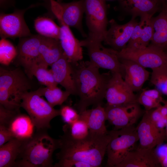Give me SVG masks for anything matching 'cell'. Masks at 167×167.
I'll return each instance as SVG.
<instances>
[{
	"mask_svg": "<svg viewBox=\"0 0 167 167\" xmlns=\"http://www.w3.org/2000/svg\"><path fill=\"white\" fill-rule=\"evenodd\" d=\"M73 78L79 97L75 105L79 113L90 105H102L111 72L101 74L99 68L89 61H81L72 64Z\"/></svg>",
	"mask_w": 167,
	"mask_h": 167,
	"instance_id": "6da1fadb",
	"label": "cell"
},
{
	"mask_svg": "<svg viewBox=\"0 0 167 167\" xmlns=\"http://www.w3.org/2000/svg\"><path fill=\"white\" fill-rule=\"evenodd\" d=\"M110 139L109 133L100 135L89 132L85 138L75 139L63 135L59 139L58 160H73L87 163L92 167L101 165Z\"/></svg>",
	"mask_w": 167,
	"mask_h": 167,
	"instance_id": "7a4b0ae2",
	"label": "cell"
},
{
	"mask_svg": "<svg viewBox=\"0 0 167 167\" xmlns=\"http://www.w3.org/2000/svg\"><path fill=\"white\" fill-rule=\"evenodd\" d=\"M60 147L59 139L51 137L47 131H36L23 140L16 167H54L53 154Z\"/></svg>",
	"mask_w": 167,
	"mask_h": 167,
	"instance_id": "3957f363",
	"label": "cell"
},
{
	"mask_svg": "<svg viewBox=\"0 0 167 167\" xmlns=\"http://www.w3.org/2000/svg\"><path fill=\"white\" fill-rule=\"evenodd\" d=\"M19 68L0 67V105L8 110L20 111L23 95L31 89L29 78Z\"/></svg>",
	"mask_w": 167,
	"mask_h": 167,
	"instance_id": "277c9868",
	"label": "cell"
},
{
	"mask_svg": "<svg viewBox=\"0 0 167 167\" xmlns=\"http://www.w3.org/2000/svg\"><path fill=\"white\" fill-rule=\"evenodd\" d=\"M86 24L88 30L86 38L81 41L82 46L101 45L107 31L109 22L104 0H84Z\"/></svg>",
	"mask_w": 167,
	"mask_h": 167,
	"instance_id": "5b68a950",
	"label": "cell"
},
{
	"mask_svg": "<svg viewBox=\"0 0 167 167\" xmlns=\"http://www.w3.org/2000/svg\"><path fill=\"white\" fill-rule=\"evenodd\" d=\"M110 139L107 145L106 166L116 167L135 148L139 138L133 126L109 131Z\"/></svg>",
	"mask_w": 167,
	"mask_h": 167,
	"instance_id": "8992f818",
	"label": "cell"
},
{
	"mask_svg": "<svg viewBox=\"0 0 167 167\" xmlns=\"http://www.w3.org/2000/svg\"><path fill=\"white\" fill-rule=\"evenodd\" d=\"M21 107L28 113L36 131H47L50 128L51 121L60 115L59 109H54L35 91L23 95Z\"/></svg>",
	"mask_w": 167,
	"mask_h": 167,
	"instance_id": "52a82bcc",
	"label": "cell"
},
{
	"mask_svg": "<svg viewBox=\"0 0 167 167\" xmlns=\"http://www.w3.org/2000/svg\"><path fill=\"white\" fill-rule=\"evenodd\" d=\"M50 9L58 21H61L70 27L79 31L84 37L87 36L83 28L82 20L84 13V0L69 3L48 0Z\"/></svg>",
	"mask_w": 167,
	"mask_h": 167,
	"instance_id": "ba28073f",
	"label": "cell"
},
{
	"mask_svg": "<svg viewBox=\"0 0 167 167\" xmlns=\"http://www.w3.org/2000/svg\"><path fill=\"white\" fill-rule=\"evenodd\" d=\"M115 51L119 58L132 60L145 68L152 69L167 66V53L150 45L141 49L125 48Z\"/></svg>",
	"mask_w": 167,
	"mask_h": 167,
	"instance_id": "9c48e42d",
	"label": "cell"
},
{
	"mask_svg": "<svg viewBox=\"0 0 167 167\" xmlns=\"http://www.w3.org/2000/svg\"><path fill=\"white\" fill-rule=\"evenodd\" d=\"M42 36L38 34L20 38L16 47L17 55L15 60L22 67L26 75L32 79V72L38 63L39 57V48Z\"/></svg>",
	"mask_w": 167,
	"mask_h": 167,
	"instance_id": "30bf717a",
	"label": "cell"
},
{
	"mask_svg": "<svg viewBox=\"0 0 167 167\" xmlns=\"http://www.w3.org/2000/svg\"><path fill=\"white\" fill-rule=\"evenodd\" d=\"M36 6L32 5L24 9H16L11 13H1L0 36L1 39L20 38L32 35L25 21L24 15L27 10Z\"/></svg>",
	"mask_w": 167,
	"mask_h": 167,
	"instance_id": "8fae6325",
	"label": "cell"
},
{
	"mask_svg": "<svg viewBox=\"0 0 167 167\" xmlns=\"http://www.w3.org/2000/svg\"><path fill=\"white\" fill-rule=\"evenodd\" d=\"M106 120L118 130L134 125L142 113L137 102L120 105H106L104 107Z\"/></svg>",
	"mask_w": 167,
	"mask_h": 167,
	"instance_id": "7c38bea8",
	"label": "cell"
},
{
	"mask_svg": "<svg viewBox=\"0 0 167 167\" xmlns=\"http://www.w3.org/2000/svg\"><path fill=\"white\" fill-rule=\"evenodd\" d=\"M138 96L125 82L120 73L111 72L105 94L106 105H120L137 102Z\"/></svg>",
	"mask_w": 167,
	"mask_h": 167,
	"instance_id": "4fadbf2b",
	"label": "cell"
},
{
	"mask_svg": "<svg viewBox=\"0 0 167 167\" xmlns=\"http://www.w3.org/2000/svg\"><path fill=\"white\" fill-rule=\"evenodd\" d=\"M84 47L88 50L89 62L100 68L109 70L111 72L120 73L124 78L125 72L115 50L101 45H88Z\"/></svg>",
	"mask_w": 167,
	"mask_h": 167,
	"instance_id": "5bb4252c",
	"label": "cell"
},
{
	"mask_svg": "<svg viewBox=\"0 0 167 167\" xmlns=\"http://www.w3.org/2000/svg\"><path fill=\"white\" fill-rule=\"evenodd\" d=\"M135 19L132 18L128 23L121 25L113 19L109 21L110 27L106 32L103 41L105 44L117 51L125 48L138 23Z\"/></svg>",
	"mask_w": 167,
	"mask_h": 167,
	"instance_id": "9a60e30c",
	"label": "cell"
},
{
	"mask_svg": "<svg viewBox=\"0 0 167 167\" xmlns=\"http://www.w3.org/2000/svg\"><path fill=\"white\" fill-rule=\"evenodd\" d=\"M139 142V147L152 149L163 142L166 139L165 132L159 130L151 122L147 111L136 127Z\"/></svg>",
	"mask_w": 167,
	"mask_h": 167,
	"instance_id": "2e32d148",
	"label": "cell"
},
{
	"mask_svg": "<svg viewBox=\"0 0 167 167\" xmlns=\"http://www.w3.org/2000/svg\"><path fill=\"white\" fill-rule=\"evenodd\" d=\"M58 21L60 24L59 40L64 53L71 64H75L83 58L80 41L75 37L69 27L62 21Z\"/></svg>",
	"mask_w": 167,
	"mask_h": 167,
	"instance_id": "e0dca14e",
	"label": "cell"
},
{
	"mask_svg": "<svg viewBox=\"0 0 167 167\" xmlns=\"http://www.w3.org/2000/svg\"><path fill=\"white\" fill-rule=\"evenodd\" d=\"M51 66L57 83L63 87L71 95H77V90L73 76V66L64 53Z\"/></svg>",
	"mask_w": 167,
	"mask_h": 167,
	"instance_id": "ac0fdd59",
	"label": "cell"
},
{
	"mask_svg": "<svg viewBox=\"0 0 167 167\" xmlns=\"http://www.w3.org/2000/svg\"><path fill=\"white\" fill-rule=\"evenodd\" d=\"M124 69L123 78L134 92L141 91L145 82L149 79L150 72L145 68L132 60L119 58Z\"/></svg>",
	"mask_w": 167,
	"mask_h": 167,
	"instance_id": "d6986e66",
	"label": "cell"
},
{
	"mask_svg": "<svg viewBox=\"0 0 167 167\" xmlns=\"http://www.w3.org/2000/svg\"><path fill=\"white\" fill-rule=\"evenodd\" d=\"M116 167H161L154 148H135Z\"/></svg>",
	"mask_w": 167,
	"mask_h": 167,
	"instance_id": "ffe728a7",
	"label": "cell"
},
{
	"mask_svg": "<svg viewBox=\"0 0 167 167\" xmlns=\"http://www.w3.org/2000/svg\"><path fill=\"white\" fill-rule=\"evenodd\" d=\"M79 114V119L86 122L90 132L100 135L108 133L105 125L107 120L105 109L102 105L91 109H87Z\"/></svg>",
	"mask_w": 167,
	"mask_h": 167,
	"instance_id": "44dd1931",
	"label": "cell"
},
{
	"mask_svg": "<svg viewBox=\"0 0 167 167\" xmlns=\"http://www.w3.org/2000/svg\"><path fill=\"white\" fill-rule=\"evenodd\" d=\"M120 7L126 14L135 19L147 15L153 16L157 11L158 2L152 0H119Z\"/></svg>",
	"mask_w": 167,
	"mask_h": 167,
	"instance_id": "7402d4cb",
	"label": "cell"
},
{
	"mask_svg": "<svg viewBox=\"0 0 167 167\" xmlns=\"http://www.w3.org/2000/svg\"><path fill=\"white\" fill-rule=\"evenodd\" d=\"M38 63L50 66L58 60L64 52L59 40L42 36L39 48Z\"/></svg>",
	"mask_w": 167,
	"mask_h": 167,
	"instance_id": "603a6c76",
	"label": "cell"
},
{
	"mask_svg": "<svg viewBox=\"0 0 167 167\" xmlns=\"http://www.w3.org/2000/svg\"><path fill=\"white\" fill-rule=\"evenodd\" d=\"M153 32L150 45L167 50V8L163 7L159 15L152 18Z\"/></svg>",
	"mask_w": 167,
	"mask_h": 167,
	"instance_id": "cb8c5ba5",
	"label": "cell"
},
{
	"mask_svg": "<svg viewBox=\"0 0 167 167\" xmlns=\"http://www.w3.org/2000/svg\"><path fill=\"white\" fill-rule=\"evenodd\" d=\"M7 127L15 138L24 140L32 135L34 127L29 117L19 113L13 118Z\"/></svg>",
	"mask_w": 167,
	"mask_h": 167,
	"instance_id": "d4e9b609",
	"label": "cell"
},
{
	"mask_svg": "<svg viewBox=\"0 0 167 167\" xmlns=\"http://www.w3.org/2000/svg\"><path fill=\"white\" fill-rule=\"evenodd\" d=\"M24 140L14 138L0 146V167H16Z\"/></svg>",
	"mask_w": 167,
	"mask_h": 167,
	"instance_id": "484cf974",
	"label": "cell"
},
{
	"mask_svg": "<svg viewBox=\"0 0 167 167\" xmlns=\"http://www.w3.org/2000/svg\"><path fill=\"white\" fill-rule=\"evenodd\" d=\"M34 27L38 34L42 36L59 40L60 26L51 18L39 16L34 20Z\"/></svg>",
	"mask_w": 167,
	"mask_h": 167,
	"instance_id": "4316f807",
	"label": "cell"
},
{
	"mask_svg": "<svg viewBox=\"0 0 167 167\" xmlns=\"http://www.w3.org/2000/svg\"><path fill=\"white\" fill-rule=\"evenodd\" d=\"M138 96L137 102L143 105L146 111L157 108L163 104L165 99L162 94L156 88L150 89H142Z\"/></svg>",
	"mask_w": 167,
	"mask_h": 167,
	"instance_id": "83f0119b",
	"label": "cell"
},
{
	"mask_svg": "<svg viewBox=\"0 0 167 167\" xmlns=\"http://www.w3.org/2000/svg\"><path fill=\"white\" fill-rule=\"evenodd\" d=\"M35 91L40 96H45L48 103L53 107L62 105L71 95L69 92L63 91L57 86L53 88H41Z\"/></svg>",
	"mask_w": 167,
	"mask_h": 167,
	"instance_id": "f1b7e54d",
	"label": "cell"
},
{
	"mask_svg": "<svg viewBox=\"0 0 167 167\" xmlns=\"http://www.w3.org/2000/svg\"><path fill=\"white\" fill-rule=\"evenodd\" d=\"M46 65L38 63L32 69V75L35 76L42 85L50 88L57 86L58 84L55 81L51 70L48 69Z\"/></svg>",
	"mask_w": 167,
	"mask_h": 167,
	"instance_id": "f546056e",
	"label": "cell"
},
{
	"mask_svg": "<svg viewBox=\"0 0 167 167\" xmlns=\"http://www.w3.org/2000/svg\"><path fill=\"white\" fill-rule=\"evenodd\" d=\"M152 16L147 15L140 17V19L143 21V26L140 37L132 47L128 48L141 49L148 45L149 42L152 39L153 32L151 19Z\"/></svg>",
	"mask_w": 167,
	"mask_h": 167,
	"instance_id": "4dcf8cb0",
	"label": "cell"
},
{
	"mask_svg": "<svg viewBox=\"0 0 167 167\" xmlns=\"http://www.w3.org/2000/svg\"><path fill=\"white\" fill-rule=\"evenodd\" d=\"M64 135L75 139H81L87 136L89 130L86 122L79 119L71 124H65L63 126Z\"/></svg>",
	"mask_w": 167,
	"mask_h": 167,
	"instance_id": "1f68e13d",
	"label": "cell"
},
{
	"mask_svg": "<svg viewBox=\"0 0 167 167\" xmlns=\"http://www.w3.org/2000/svg\"><path fill=\"white\" fill-rule=\"evenodd\" d=\"M152 70L151 83L162 95L167 96V66Z\"/></svg>",
	"mask_w": 167,
	"mask_h": 167,
	"instance_id": "d6a6232c",
	"label": "cell"
},
{
	"mask_svg": "<svg viewBox=\"0 0 167 167\" xmlns=\"http://www.w3.org/2000/svg\"><path fill=\"white\" fill-rule=\"evenodd\" d=\"M17 55L16 47L6 39H1L0 41V63L8 65L15 59Z\"/></svg>",
	"mask_w": 167,
	"mask_h": 167,
	"instance_id": "836d02e7",
	"label": "cell"
},
{
	"mask_svg": "<svg viewBox=\"0 0 167 167\" xmlns=\"http://www.w3.org/2000/svg\"><path fill=\"white\" fill-rule=\"evenodd\" d=\"M147 111L151 122L159 130L165 132L167 117L161 114L158 107Z\"/></svg>",
	"mask_w": 167,
	"mask_h": 167,
	"instance_id": "e575fe53",
	"label": "cell"
},
{
	"mask_svg": "<svg viewBox=\"0 0 167 167\" xmlns=\"http://www.w3.org/2000/svg\"><path fill=\"white\" fill-rule=\"evenodd\" d=\"M59 110L60 115L66 124H71L79 119V113L75 109L69 105H63Z\"/></svg>",
	"mask_w": 167,
	"mask_h": 167,
	"instance_id": "d590c367",
	"label": "cell"
},
{
	"mask_svg": "<svg viewBox=\"0 0 167 167\" xmlns=\"http://www.w3.org/2000/svg\"><path fill=\"white\" fill-rule=\"evenodd\" d=\"M154 151L160 167H167V143L159 144L154 148Z\"/></svg>",
	"mask_w": 167,
	"mask_h": 167,
	"instance_id": "8d00e7d4",
	"label": "cell"
},
{
	"mask_svg": "<svg viewBox=\"0 0 167 167\" xmlns=\"http://www.w3.org/2000/svg\"><path fill=\"white\" fill-rule=\"evenodd\" d=\"M20 111H11L0 105V125L7 127L13 118Z\"/></svg>",
	"mask_w": 167,
	"mask_h": 167,
	"instance_id": "74e56055",
	"label": "cell"
},
{
	"mask_svg": "<svg viewBox=\"0 0 167 167\" xmlns=\"http://www.w3.org/2000/svg\"><path fill=\"white\" fill-rule=\"evenodd\" d=\"M54 167H92L89 164L73 160H58L54 165Z\"/></svg>",
	"mask_w": 167,
	"mask_h": 167,
	"instance_id": "f35d334b",
	"label": "cell"
},
{
	"mask_svg": "<svg viewBox=\"0 0 167 167\" xmlns=\"http://www.w3.org/2000/svg\"><path fill=\"white\" fill-rule=\"evenodd\" d=\"M15 138L9 129L0 125V146Z\"/></svg>",
	"mask_w": 167,
	"mask_h": 167,
	"instance_id": "ab89813d",
	"label": "cell"
},
{
	"mask_svg": "<svg viewBox=\"0 0 167 167\" xmlns=\"http://www.w3.org/2000/svg\"><path fill=\"white\" fill-rule=\"evenodd\" d=\"M14 4V0H0V8L2 9H6L13 6Z\"/></svg>",
	"mask_w": 167,
	"mask_h": 167,
	"instance_id": "60d3db41",
	"label": "cell"
},
{
	"mask_svg": "<svg viewBox=\"0 0 167 167\" xmlns=\"http://www.w3.org/2000/svg\"><path fill=\"white\" fill-rule=\"evenodd\" d=\"M161 1L163 4V7L167 8V0H158L159 1Z\"/></svg>",
	"mask_w": 167,
	"mask_h": 167,
	"instance_id": "b9f144b4",
	"label": "cell"
},
{
	"mask_svg": "<svg viewBox=\"0 0 167 167\" xmlns=\"http://www.w3.org/2000/svg\"><path fill=\"white\" fill-rule=\"evenodd\" d=\"M62 0H57V1L59 2H62Z\"/></svg>",
	"mask_w": 167,
	"mask_h": 167,
	"instance_id": "7bdbcfd3",
	"label": "cell"
},
{
	"mask_svg": "<svg viewBox=\"0 0 167 167\" xmlns=\"http://www.w3.org/2000/svg\"><path fill=\"white\" fill-rule=\"evenodd\" d=\"M153 1H155V2H158V0H152Z\"/></svg>",
	"mask_w": 167,
	"mask_h": 167,
	"instance_id": "ee69618b",
	"label": "cell"
},
{
	"mask_svg": "<svg viewBox=\"0 0 167 167\" xmlns=\"http://www.w3.org/2000/svg\"><path fill=\"white\" fill-rule=\"evenodd\" d=\"M165 52H166L167 53V50Z\"/></svg>",
	"mask_w": 167,
	"mask_h": 167,
	"instance_id": "f6af8a7d",
	"label": "cell"
},
{
	"mask_svg": "<svg viewBox=\"0 0 167 167\" xmlns=\"http://www.w3.org/2000/svg\"><path fill=\"white\" fill-rule=\"evenodd\" d=\"M104 0L105 1L106 0Z\"/></svg>",
	"mask_w": 167,
	"mask_h": 167,
	"instance_id": "bcb514c9",
	"label": "cell"
}]
</instances>
